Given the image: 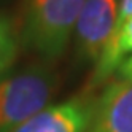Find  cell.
<instances>
[{
  "instance_id": "5b68a950",
  "label": "cell",
  "mask_w": 132,
  "mask_h": 132,
  "mask_svg": "<svg viewBox=\"0 0 132 132\" xmlns=\"http://www.w3.org/2000/svg\"><path fill=\"white\" fill-rule=\"evenodd\" d=\"M88 132H132V81L116 80L96 99Z\"/></svg>"
},
{
  "instance_id": "6da1fadb",
  "label": "cell",
  "mask_w": 132,
  "mask_h": 132,
  "mask_svg": "<svg viewBox=\"0 0 132 132\" xmlns=\"http://www.w3.org/2000/svg\"><path fill=\"white\" fill-rule=\"evenodd\" d=\"M86 0H24L19 42L45 61L64 54Z\"/></svg>"
},
{
  "instance_id": "9c48e42d",
  "label": "cell",
  "mask_w": 132,
  "mask_h": 132,
  "mask_svg": "<svg viewBox=\"0 0 132 132\" xmlns=\"http://www.w3.org/2000/svg\"><path fill=\"white\" fill-rule=\"evenodd\" d=\"M129 16H132V0H121L119 11H118V21L116 22H121V21L127 19Z\"/></svg>"
},
{
  "instance_id": "52a82bcc",
  "label": "cell",
  "mask_w": 132,
  "mask_h": 132,
  "mask_svg": "<svg viewBox=\"0 0 132 132\" xmlns=\"http://www.w3.org/2000/svg\"><path fill=\"white\" fill-rule=\"evenodd\" d=\"M19 37L10 18L0 14V80L11 70L18 56Z\"/></svg>"
},
{
  "instance_id": "277c9868",
  "label": "cell",
  "mask_w": 132,
  "mask_h": 132,
  "mask_svg": "<svg viewBox=\"0 0 132 132\" xmlns=\"http://www.w3.org/2000/svg\"><path fill=\"white\" fill-rule=\"evenodd\" d=\"M96 99L77 96L48 105L11 132H88Z\"/></svg>"
},
{
  "instance_id": "ba28073f",
  "label": "cell",
  "mask_w": 132,
  "mask_h": 132,
  "mask_svg": "<svg viewBox=\"0 0 132 132\" xmlns=\"http://www.w3.org/2000/svg\"><path fill=\"white\" fill-rule=\"evenodd\" d=\"M118 73V80H124V81H132V56H129V57L126 61H122V64L119 65V69L116 70Z\"/></svg>"
},
{
  "instance_id": "8992f818",
  "label": "cell",
  "mask_w": 132,
  "mask_h": 132,
  "mask_svg": "<svg viewBox=\"0 0 132 132\" xmlns=\"http://www.w3.org/2000/svg\"><path fill=\"white\" fill-rule=\"evenodd\" d=\"M129 56H132V16L116 22L97 64L94 65L92 84L96 86L108 80Z\"/></svg>"
},
{
  "instance_id": "7a4b0ae2",
  "label": "cell",
  "mask_w": 132,
  "mask_h": 132,
  "mask_svg": "<svg viewBox=\"0 0 132 132\" xmlns=\"http://www.w3.org/2000/svg\"><path fill=\"white\" fill-rule=\"evenodd\" d=\"M57 77L48 65H30L0 80V132H11L50 105Z\"/></svg>"
},
{
  "instance_id": "3957f363",
  "label": "cell",
  "mask_w": 132,
  "mask_h": 132,
  "mask_svg": "<svg viewBox=\"0 0 132 132\" xmlns=\"http://www.w3.org/2000/svg\"><path fill=\"white\" fill-rule=\"evenodd\" d=\"M119 3L121 0H86L73 32L80 64H97L116 26Z\"/></svg>"
}]
</instances>
